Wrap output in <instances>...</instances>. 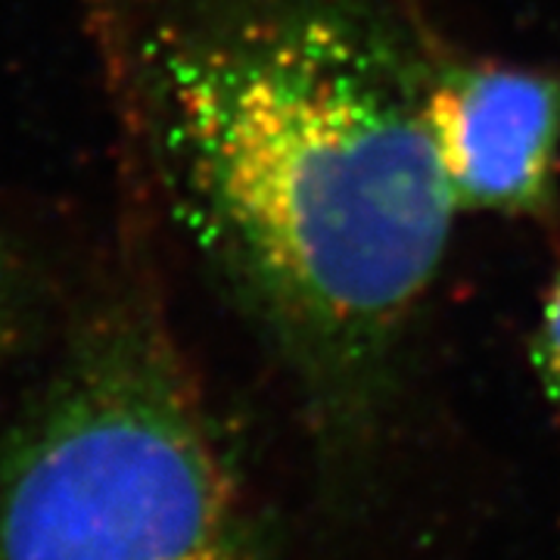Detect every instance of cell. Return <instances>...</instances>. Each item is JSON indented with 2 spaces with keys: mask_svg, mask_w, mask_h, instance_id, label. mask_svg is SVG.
Segmentation results:
<instances>
[{
  "mask_svg": "<svg viewBox=\"0 0 560 560\" xmlns=\"http://www.w3.org/2000/svg\"><path fill=\"white\" fill-rule=\"evenodd\" d=\"M175 209L324 440L371 430L458 202L386 0H190L143 47Z\"/></svg>",
  "mask_w": 560,
  "mask_h": 560,
  "instance_id": "obj_1",
  "label": "cell"
},
{
  "mask_svg": "<svg viewBox=\"0 0 560 560\" xmlns=\"http://www.w3.org/2000/svg\"><path fill=\"white\" fill-rule=\"evenodd\" d=\"M0 560H268L200 383L135 287L75 324L0 445Z\"/></svg>",
  "mask_w": 560,
  "mask_h": 560,
  "instance_id": "obj_2",
  "label": "cell"
},
{
  "mask_svg": "<svg viewBox=\"0 0 560 560\" xmlns=\"http://www.w3.org/2000/svg\"><path fill=\"white\" fill-rule=\"evenodd\" d=\"M427 128L458 209L533 215L555 200L560 79L501 62H436Z\"/></svg>",
  "mask_w": 560,
  "mask_h": 560,
  "instance_id": "obj_3",
  "label": "cell"
},
{
  "mask_svg": "<svg viewBox=\"0 0 560 560\" xmlns=\"http://www.w3.org/2000/svg\"><path fill=\"white\" fill-rule=\"evenodd\" d=\"M28 275L20 253L0 237V371L20 349L25 324H28Z\"/></svg>",
  "mask_w": 560,
  "mask_h": 560,
  "instance_id": "obj_4",
  "label": "cell"
},
{
  "mask_svg": "<svg viewBox=\"0 0 560 560\" xmlns=\"http://www.w3.org/2000/svg\"><path fill=\"white\" fill-rule=\"evenodd\" d=\"M529 352H533V368L539 374L545 396L560 411V271L539 305Z\"/></svg>",
  "mask_w": 560,
  "mask_h": 560,
  "instance_id": "obj_5",
  "label": "cell"
}]
</instances>
